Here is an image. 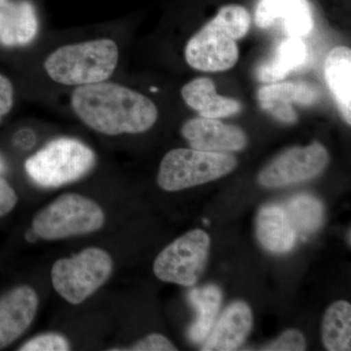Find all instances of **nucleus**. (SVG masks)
Wrapping results in <instances>:
<instances>
[{
  "label": "nucleus",
  "mask_w": 351,
  "mask_h": 351,
  "mask_svg": "<svg viewBox=\"0 0 351 351\" xmlns=\"http://www.w3.org/2000/svg\"><path fill=\"white\" fill-rule=\"evenodd\" d=\"M295 232L311 234L320 228L324 219L322 202L309 195L291 198L284 208Z\"/></svg>",
  "instance_id": "22"
},
{
  "label": "nucleus",
  "mask_w": 351,
  "mask_h": 351,
  "mask_svg": "<svg viewBox=\"0 0 351 351\" xmlns=\"http://www.w3.org/2000/svg\"><path fill=\"white\" fill-rule=\"evenodd\" d=\"M18 202L15 189L8 182L0 178V217L10 213Z\"/></svg>",
  "instance_id": "27"
},
{
  "label": "nucleus",
  "mask_w": 351,
  "mask_h": 351,
  "mask_svg": "<svg viewBox=\"0 0 351 351\" xmlns=\"http://www.w3.org/2000/svg\"><path fill=\"white\" fill-rule=\"evenodd\" d=\"M96 164V154L75 138H54L25 160L27 176L43 188H59L78 181Z\"/></svg>",
  "instance_id": "4"
},
{
  "label": "nucleus",
  "mask_w": 351,
  "mask_h": 351,
  "mask_svg": "<svg viewBox=\"0 0 351 351\" xmlns=\"http://www.w3.org/2000/svg\"><path fill=\"white\" fill-rule=\"evenodd\" d=\"M5 1H7V0H0V5H1V4H3Z\"/></svg>",
  "instance_id": "30"
},
{
  "label": "nucleus",
  "mask_w": 351,
  "mask_h": 351,
  "mask_svg": "<svg viewBox=\"0 0 351 351\" xmlns=\"http://www.w3.org/2000/svg\"><path fill=\"white\" fill-rule=\"evenodd\" d=\"M330 161L327 149L319 143L304 147H292L269 164L258 175L265 188H281L313 179Z\"/></svg>",
  "instance_id": "9"
},
{
  "label": "nucleus",
  "mask_w": 351,
  "mask_h": 351,
  "mask_svg": "<svg viewBox=\"0 0 351 351\" xmlns=\"http://www.w3.org/2000/svg\"><path fill=\"white\" fill-rule=\"evenodd\" d=\"M323 345L330 351L351 350V306L346 301L335 302L327 309L321 327Z\"/></svg>",
  "instance_id": "21"
},
{
  "label": "nucleus",
  "mask_w": 351,
  "mask_h": 351,
  "mask_svg": "<svg viewBox=\"0 0 351 351\" xmlns=\"http://www.w3.org/2000/svg\"><path fill=\"white\" fill-rule=\"evenodd\" d=\"M237 166V158L228 154L175 149L161 160L157 184L164 191H179L225 177Z\"/></svg>",
  "instance_id": "6"
},
{
  "label": "nucleus",
  "mask_w": 351,
  "mask_h": 351,
  "mask_svg": "<svg viewBox=\"0 0 351 351\" xmlns=\"http://www.w3.org/2000/svg\"><path fill=\"white\" fill-rule=\"evenodd\" d=\"M221 289L216 285L193 289L189 293V301L197 313L188 331L189 339L193 343H202L209 336L221 307Z\"/></svg>",
  "instance_id": "20"
},
{
  "label": "nucleus",
  "mask_w": 351,
  "mask_h": 351,
  "mask_svg": "<svg viewBox=\"0 0 351 351\" xmlns=\"http://www.w3.org/2000/svg\"><path fill=\"white\" fill-rule=\"evenodd\" d=\"M105 219L103 209L93 200L66 193L34 217L32 230L38 239L60 240L98 232Z\"/></svg>",
  "instance_id": "5"
},
{
  "label": "nucleus",
  "mask_w": 351,
  "mask_h": 351,
  "mask_svg": "<svg viewBox=\"0 0 351 351\" xmlns=\"http://www.w3.org/2000/svg\"><path fill=\"white\" fill-rule=\"evenodd\" d=\"M112 270V258L108 253L90 247L73 257L58 260L51 269V280L63 299L80 304L107 282Z\"/></svg>",
  "instance_id": "7"
},
{
  "label": "nucleus",
  "mask_w": 351,
  "mask_h": 351,
  "mask_svg": "<svg viewBox=\"0 0 351 351\" xmlns=\"http://www.w3.org/2000/svg\"><path fill=\"white\" fill-rule=\"evenodd\" d=\"M324 76L341 117L351 123V51L338 46L330 51L324 66Z\"/></svg>",
  "instance_id": "19"
},
{
  "label": "nucleus",
  "mask_w": 351,
  "mask_h": 351,
  "mask_svg": "<svg viewBox=\"0 0 351 351\" xmlns=\"http://www.w3.org/2000/svg\"><path fill=\"white\" fill-rule=\"evenodd\" d=\"M181 94L186 105L205 119H223L237 114L241 110L239 101L217 93L216 86L210 78L191 80L182 86Z\"/></svg>",
  "instance_id": "17"
},
{
  "label": "nucleus",
  "mask_w": 351,
  "mask_h": 351,
  "mask_svg": "<svg viewBox=\"0 0 351 351\" xmlns=\"http://www.w3.org/2000/svg\"><path fill=\"white\" fill-rule=\"evenodd\" d=\"M182 135L197 151L228 154L242 151L247 145L246 135L239 127L205 117L188 120L182 127Z\"/></svg>",
  "instance_id": "11"
},
{
  "label": "nucleus",
  "mask_w": 351,
  "mask_h": 351,
  "mask_svg": "<svg viewBox=\"0 0 351 351\" xmlns=\"http://www.w3.org/2000/svg\"><path fill=\"white\" fill-rule=\"evenodd\" d=\"M1 120H2V117H1V115H0V122H1Z\"/></svg>",
  "instance_id": "31"
},
{
  "label": "nucleus",
  "mask_w": 351,
  "mask_h": 351,
  "mask_svg": "<svg viewBox=\"0 0 351 351\" xmlns=\"http://www.w3.org/2000/svg\"><path fill=\"white\" fill-rule=\"evenodd\" d=\"M5 163H4L3 159H2L1 157H0V174H2V173L5 172Z\"/></svg>",
  "instance_id": "29"
},
{
  "label": "nucleus",
  "mask_w": 351,
  "mask_h": 351,
  "mask_svg": "<svg viewBox=\"0 0 351 351\" xmlns=\"http://www.w3.org/2000/svg\"><path fill=\"white\" fill-rule=\"evenodd\" d=\"M251 16L245 7L230 4L189 39L184 58L191 68L206 73L228 71L237 64L239 50L237 40L246 36Z\"/></svg>",
  "instance_id": "3"
},
{
  "label": "nucleus",
  "mask_w": 351,
  "mask_h": 351,
  "mask_svg": "<svg viewBox=\"0 0 351 351\" xmlns=\"http://www.w3.org/2000/svg\"><path fill=\"white\" fill-rule=\"evenodd\" d=\"M260 29H278L287 38H304L313 31V10L308 0H260L255 12Z\"/></svg>",
  "instance_id": "10"
},
{
  "label": "nucleus",
  "mask_w": 351,
  "mask_h": 351,
  "mask_svg": "<svg viewBox=\"0 0 351 351\" xmlns=\"http://www.w3.org/2000/svg\"><path fill=\"white\" fill-rule=\"evenodd\" d=\"M69 105L83 125L110 137L145 133L158 119V108L149 97L110 80L73 88Z\"/></svg>",
  "instance_id": "1"
},
{
  "label": "nucleus",
  "mask_w": 351,
  "mask_h": 351,
  "mask_svg": "<svg viewBox=\"0 0 351 351\" xmlns=\"http://www.w3.org/2000/svg\"><path fill=\"white\" fill-rule=\"evenodd\" d=\"M253 326V314L246 302L237 301L230 304L213 332L201 348L203 351H232L239 350Z\"/></svg>",
  "instance_id": "15"
},
{
  "label": "nucleus",
  "mask_w": 351,
  "mask_h": 351,
  "mask_svg": "<svg viewBox=\"0 0 351 351\" xmlns=\"http://www.w3.org/2000/svg\"><path fill=\"white\" fill-rule=\"evenodd\" d=\"M119 61V43L98 36L57 46L44 57L43 71L51 82L73 89L112 80Z\"/></svg>",
  "instance_id": "2"
},
{
  "label": "nucleus",
  "mask_w": 351,
  "mask_h": 351,
  "mask_svg": "<svg viewBox=\"0 0 351 351\" xmlns=\"http://www.w3.org/2000/svg\"><path fill=\"white\" fill-rule=\"evenodd\" d=\"M71 350L68 339L56 332L39 335L29 339L19 348L20 351H66Z\"/></svg>",
  "instance_id": "23"
},
{
  "label": "nucleus",
  "mask_w": 351,
  "mask_h": 351,
  "mask_svg": "<svg viewBox=\"0 0 351 351\" xmlns=\"http://www.w3.org/2000/svg\"><path fill=\"white\" fill-rule=\"evenodd\" d=\"M210 237L201 230H191L168 245L157 256L154 271L157 278L178 285H195L206 267Z\"/></svg>",
  "instance_id": "8"
},
{
  "label": "nucleus",
  "mask_w": 351,
  "mask_h": 351,
  "mask_svg": "<svg viewBox=\"0 0 351 351\" xmlns=\"http://www.w3.org/2000/svg\"><path fill=\"white\" fill-rule=\"evenodd\" d=\"M306 44L300 38H287L277 45L269 58L258 64L255 76L258 82L276 83L300 71L308 64Z\"/></svg>",
  "instance_id": "16"
},
{
  "label": "nucleus",
  "mask_w": 351,
  "mask_h": 351,
  "mask_svg": "<svg viewBox=\"0 0 351 351\" xmlns=\"http://www.w3.org/2000/svg\"><path fill=\"white\" fill-rule=\"evenodd\" d=\"M256 232L263 248L274 254L287 253L297 239V232L285 209L278 205H267L260 210Z\"/></svg>",
  "instance_id": "18"
},
{
  "label": "nucleus",
  "mask_w": 351,
  "mask_h": 351,
  "mask_svg": "<svg viewBox=\"0 0 351 351\" xmlns=\"http://www.w3.org/2000/svg\"><path fill=\"white\" fill-rule=\"evenodd\" d=\"M14 145L21 149H31L36 143V134L32 129H21L14 136Z\"/></svg>",
  "instance_id": "28"
},
{
  "label": "nucleus",
  "mask_w": 351,
  "mask_h": 351,
  "mask_svg": "<svg viewBox=\"0 0 351 351\" xmlns=\"http://www.w3.org/2000/svg\"><path fill=\"white\" fill-rule=\"evenodd\" d=\"M38 295L29 286H19L0 298V350L13 343L34 322Z\"/></svg>",
  "instance_id": "13"
},
{
  "label": "nucleus",
  "mask_w": 351,
  "mask_h": 351,
  "mask_svg": "<svg viewBox=\"0 0 351 351\" xmlns=\"http://www.w3.org/2000/svg\"><path fill=\"white\" fill-rule=\"evenodd\" d=\"M39 32V20L29 0H7L0 5V44L5 47H25L34 43Z\"/></svg>",
  "instance_id": "14"
},
{
  "label": "nucleus",
  "mask_w": 351,
  "mask_h": 351,
  "mask_svg": "<svg viewBox=\"0 0 351 351\" xmlns=\"http://www.w3.org/2000/svg\"><path fill=\"white\" fill-rule=\"evenodd\" d=\"M306 343L304 335L297 330H287L278 339L265 346L263 350L301 351L306 350Z\"/></svg>",
  "instance_id": "24"
},
{
  "label": "nucleus",
  "mask_w": 351,
  "mask_h": 351,
  "mask_svg": "<svg viewBox=\"0 0 351 351\" xmlns=\"http://www.w3.org/2000/svg\"><path fill=\"white\" fill-rule=\"evenodd\" d=\"M13 83L7 76L0 73V115L2 117L11 112L14 106Z\"/></svg>",
  "instance_id": "26"
},
{
  "label": "nucleus",
  "mask_w": 351,
  "mask_h": 351,
  "mask_svg": "<svg viewBox=\"0 0 351 351\" xmlns=\"http://www.w3.org/2000/svg\"><path fill=\"white\" fill-rule=\"evenodd\" d=\"M126 350L133 351H174L177 348L160 334L147 335L144 339H140L135 345Z\"/></svg>",
  "instance_id": "25"
},
{
  "label": "nucleus",
  "mask_w": 351,
  "mask_h": 351,
  "mask_svg": "<svg viewBox=\"0 0 351 351\" xmlns=\"http://www.w3.org/2000/svg\"><path fill=\"white\" fill-rule=\"evenodd\" d=\"M319 98V89L307 82L269 83L258 91L260 107L285 123H293L298 120L293 105L309 107Z\"/></svg>",
  "instance_id": "12"
}]
</instances>
